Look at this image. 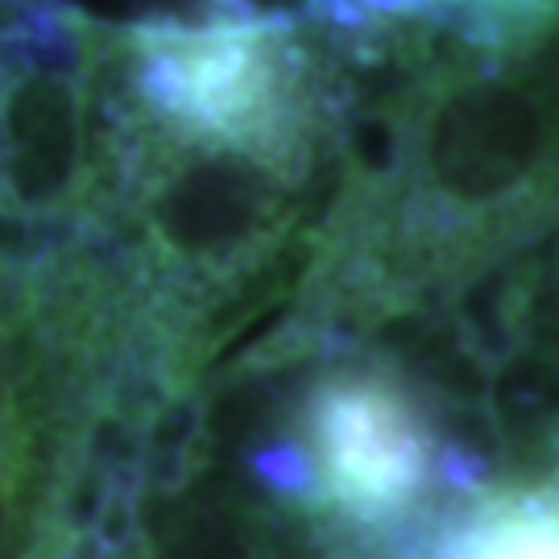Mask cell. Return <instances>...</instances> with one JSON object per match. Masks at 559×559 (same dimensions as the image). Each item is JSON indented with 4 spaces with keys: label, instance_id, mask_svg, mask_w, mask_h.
Returning <instances> with one entry per match:
<instances>
[{
    "label": "cell",
    "instance_id": "obj_1",
    "mask_svg": "<svg viewBox=\"0 0 559 559\" xmlns=\"http://www.w3.org/2000/svg\"><path fill=\"white\" fill-rule=\"evenodd\" d=\"M265 489L357 531L415 519L436 489L464 485L419 390L381 365H336L311 381L290 436L253 456Z\"/></svg>",
    "mask_w": 559,
    "mask_h": 559
},
{
    "label": "cell",
    "instance_id": "obj_3",
    "mask_svg": "<svg viewBox=\"0 0 559 559\" xmlns=\"http://www.w3.org/2000/svg\"><path fill=\"white\" fill-rule=\"evenodd\" d=\"M423 559H559V489H501L440 531Z\"/></svg>",
    "mask_w": 559,
    "mask_h": 559
},
{
    "label": "cell",
    "instance_id": "obj_2",
    "mask_svg": "<svg viewBox=\"0 0 559 559\" xmlns=\"http://www.w3.org/2000/svg\"><path fill=\"white\" fill-rule=\"evenodd\" d=\"M307 9L336 29L436 21L480 55H522L559 25V0H307Z\"/></svg>",
    "mask_w": 559,
    "mask_h": 559
},
{
    "label": "cell",
    "instance_id": "obj_5",
    "mask_svg": "<svg viewBox=\"0 0 559 559\" xmlns=\"http://www.w3.org/2000/svg\"><path fill=\"white\" fill-rule=\"evenodd\" d=\"M46 493L41 460H0V559L46 556Z\"/></svg>",
    "mask_w": 559,
    "mask_h": 559
},
{
    "label": "cell",
    "instance_id": "obj_4",
    "mask_svg": "<svg viewBox=\"0 0 559 559\" xmlns=\"http://www.w3.org/2000/svg\"><path fill=\"white\" fill-rule=\"evenodd\" d=\"M150 559H261L253 519L228 501H187L162 522Z\"/></svg>",
    "mask_w": 559,
    "mask_h": 559
}]
</instances>
